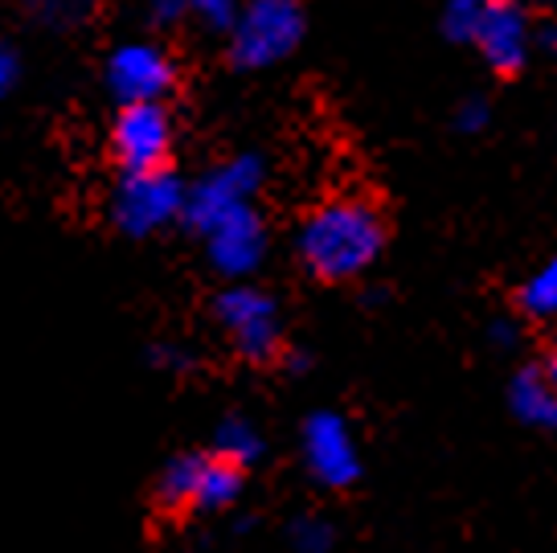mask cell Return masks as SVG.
<instances>
[{"instance_id": "11", "label": "cell", "mask_w": 557, "mask_h": 553, "mask_svg": "<svg viewBox=\"0 0 557 553\" xmlns=\"http://www.w3.org/2000/svg\"><path fill=\"white\" fill-rule=\"evenodd\" d=\"M508 406L529 427L557 431V385L545 378V369H521L508 390Z\"/></svg>"}, {"instance_id": "6", "label": "cell", "mask_w": 557, "mask_h": 553, "mask_svg": "<svg viewBox=\"0 0 557 553\" xmlns=\"http://www.w3.org/2000/svg\"><path fill=\"white\" fill-rule=\"evenodd\" d=\"M213 316H218V324L226 329V336L246 361L262 365L278 353V341H283L278 308L275 299L259 292V287H230V292H222L218 304H213Z\"/></svg>"}, {"instance_id": "21", "label": "cell", "mask_w": 557, "mask_h": 553, "mask_svg": "<svg viewBox=\"0 0 557 553\" xmlns=\"http://www.w3.org/2000/svg\"><path fill=\"white\" fill-rule=\"evenodd\" d=\"M455 123H459L463 132H480L487 123V103L484 99H468V103L455 111Z\"/></svg>"}, {"instance_id": "16", "label": "cell", "mask_w": 557, "mask_h": 553, "mask_svg": "<svg viewBox=\"0 0 557 553\" xmlns=\"http://www.w3.org/2000/svg\"><path fill=\"white\" fill-rule=\"evenodd\" d=\"M487 4H492V0H447V13H443V29H447V37H455V41L468 46L471 34H475V25L484 21Z\"/></svg>"}, {"instance_id": "23", "label": "cell", "mask_w": 557, "mask_h": 553, "mask_svg": "<svg viewBox=\"0 0 557 553\" xmlns=\"http://www.w3.org/2000/svg\"><path fill=\"white\" fill-rule=\"evenodd\" d=\"M537 46H545V50H557V29H554V25H549V29H541Z\"/></svg>"}, {"instance_id": "20", "label": "cell", "mask_w": 557, "mask_h": 553, "mask_svg": "<svg viewBox=\"0 0 557 553\" xmlns=\"http://www.w3.org/2000/svg\"><path fill=\"white\" fill-rule=\"evenodd\" d=\"M17 70H21L17 66V50H13V46L0 37V103L9 99V90L17 87Z\"/></svg>"}, {"instance_id": "18", "label": "cell", "mask_w": 557, "mask_h": 553, "mask_svg": "<svg viewBox=\"0 0 557 553\" xmlns=\"http://www.w3.org/2000/svg\"><path fill=\"white\" fill-rule=\"evenodd\" d=\"M292 537H296V545L304 553H324V550H329V541H332V529L324 525V520L304 517V520H296Z\"/></svg>"}, {"instance_id": "7", "label": "cell", "mask_w": 557, "mask_h": 553, "mask_svg": "<svg viewBox=\"0 0 557 553\" xmlns=\"http://www.w3.org/2000/svg\"><path fill=\"white\" fill-rule=\"evenodd\" d=\"M173 83V58L157 41H123L107 58V87L120 103H160Z\"/></svg>"}, {"instance_id": "1", "label": "cell", "mask_w": 557, "mask_h": 553, "mask_svg": "<svg viewBox=\"0 0 557 553\" xmlns=\"http://www.w3.org/2000/svg\"><path fill=\"white\" fill-rule=\"evenodd\" d=\"M299 262L324 283L366 275L382 259L385 222L382 213L361 197H332L308 213L299 225Z\"/></svg>"}, {"instance_id": "2", "label": "cell", "mask_w": 557, "mask_h": 553, "mask_svg": "<svg viewBox=\"0 0 557 553\" xmlns=\"http://www.w3.org/2000/svg\"><path fill=\"white\" fill-rule=\"evenodd\" d=\"M304 25L299 0H246L230 25V62L243 70L278 66L304 41Z\"/></svg>"}, {"instance_id": "3", "label": "cell", "mask_w": 557, "mask_h": 553, "mask_svg": "<svg viewBox=\"0 0 557 553\" xmlns=\"http://www.w3.org/2000/svg\"><path fill=\"white\" fill-rule=\"evenodd\" d=\"M185 193H189V185H181L169 169L123 173L120 189L111 197V218L132 238L157 234L164 225L185 222Z\"/></svg>"}, {"instance_id": "8", "label": "cell", "mask_w": 557, "mask_h": 553, "mask_svg": "<svg viewBox=\"0 0 557 553\" xmlns=\"http://www.w3.org/2000/svg\"><path fill=\"white\" fill-rule=\"evenodd\" d=\"M304 459H308V471L315 480L329 488H348L361 476L357 443L348 434L345 418L332 415V410H320L304 422Z\"/></svg>"}, {"instance_id": "9", "label": "cell", "mask_w": 557, "mask_h": 553, "mask_svg": "<svg viewBox=\"0 0 557 553\" xmlns=\"http://www.w3.org/2000/svg\"><path fill=\"white\" fill-rule=\"evenodd\" d=\"M206 250L209 262L230 279H243L250 271H259V262L267 259V225L250 206L226 213L218 225L206 230Z\"/></svg>"}, {"instance_id": "5", "label": "cell", "mask_w": 557, "mask_h": 553, "mask_svg": "<svg viewBox=\"0 0 557 553\" xmlns=\"http://www.w3.org/2000/svg\"><path fill=\"white\" fill-rule=\"evenodd\" d=\"M173 115L164 103H123L111 123V152L123 173H152L169 169L173 156Z\"/></svg>"}, {"instance_id": "24", "label": "cell", "mask_w": 557, "mask_h": 553, "mask_svg": "<svg viewBox=\"0 0 557 553\" xmlns=\"http://www.w3.org/2000/svg\"><path fill=\"white\" fill-rule=\"evenodd\" d=\"M541 369H545V378H549V381L557 385V353H554V357H549L545 365H541Z\"/></svg>"}, {"instance_id": "13", "label": "cell", "mask_w": 557, "mask_h": 553, "mask_svg": "<svg viewBox=\"0 0 557 553\" xmlns=\"http://www.w3.org/2000/svg\"><path fill=\"white\" fill-rule=\"evenodd\" d=\"M201 464H206V455H176V459H169V467L160 471V480H157V504L164 513L193 508L197 480H201Z\"/></svg>"}, {"instance_id": "19", "label": "cell", "mask_w": 557, "mask_h": 553, "mask_svg": "<svg viewBox=\"0 0 557 553\" xmlns=\"http://www.w3.org/2000/svg\"><path fill=\"white\" fill-rule=\"evenodd\" d=\"M29 9L46 21H78L90 9V0H29Z\"/></svg>"}, {"instance_id": "10", "label": "cell", "mask_w": 557, "mask_h": 553, "mask_svg": "<svg viewBox=\"0 0 557 553\" xmlns=\"http://www.w3.org/2000/svg\"><path fill=\"white\" fill-rule=\"evenodd\" d=\"M468 46L484 53L492 70H505L508 74V70L524 66L529 50L537 46V34H533V25H529V17H524V9L517 0H492Z\"/></svg>"}, {"instance_id": "12", "label": "cell", "mask_w": 557, "mask_h": 553, "mask_svg": "<svg viewBox=\"0 0 557 553\" xmlns=\"http://www.w3.org/2000/svg\"><path fill=\"white\" fill-rule=\"evenodd\" d=\"M243 492V464H234L226 455H206L201 464V480H197V496H193V508H206V513H218L226 504L238 501Z\"/></svg>"}, {"instance_id": "4", "label": "cell", "mask_w": 557, "mask_h": 553, "mask_svg": "<svg viewBox=\"0 0 557 553\" xmlns=\"http://www.w3.org/2000/svg\"><path fill=\"white\" fill-rule=\"evenodd\" d=\"M262 160L259 156H234L226 164H213L209 173H201L185 193V222L193 230L206 234L209 225H218L226 213L250 206V197L259 193L262 185Z\"/></svg>"}, {"instance_id": "14", "label": "cell", "mask_w": 557, "mask_h": 553, "mask_svg": "<svg viewBox=\"0 0 557 553\" xmlns=\"http://www.w3.org/2000/svg\"><path fill=\"white\" fill-rule=\"evenodd\" d=\"M213 451L218 455H226L234 464H255L262 455V439L259 431L246 422V418H226L222 427H218V439H213Z\"/></svg>"}, {"instance_id": "17", "label": "cell", "mask_w": 557, "mask_h": 553, "mask_svg": "<svg viewBox=\"0 0 557 553\" xmlns=\"http://www.w3.org/2000/svg\"><path fill=\"white\" fill-rule=\"evenodd\" d=\"M185 9H189V17H197L201 25L209 29H218V34H230V25L238 17V0H185Z\"/></svg>"}, {"instance_id": "15", "label": "cell", "mask_w": 557, "mask_h": 553, "mask_svg": "<svg viewBox=\"0 0 557 553\" xmlns=\"http://www.w3.org/2000/svg\"><path fill=\"white\" fill-rule=\"evenodd\" d=\"M521 308L529 316H557V255L545 267H537L533 279L521 287Z\"/></svg>"}, {"instance_id": "22", "label": "cell", "mask_w": 557, "mask_h": 553, "mask_svg": "<svg viewBox=\"0 0 557 553\" xmlns=\"http://www.w3.org/2000/svg\"><path fill=\"white\" fill-rule=\"evenodd\" d=\"M148 13H152V25H176L181 17H189L185 0H152Z\"/></svg>"}]
</instances>
